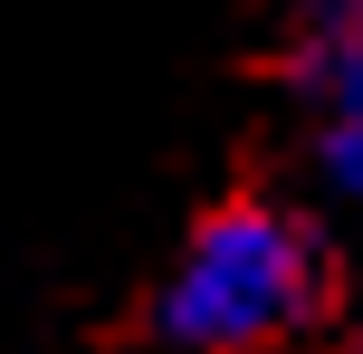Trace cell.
Segmentation results:
<instances>
[{
    "label": "cell",
    "mask_w": 363,
    "mask_h": 354,
    "mask_svg": "<svg viewBox=\"0 0 363 354\" xmlns=\"http://www.w3.org/2000/svg\"><path fill=\"white\" fill-rule=\"evenodd\" d=\"M325 316V240L287 201H220L191 221L153 287V336L172 354H277Z\"/></svg>",
    "instance_id": "6da1fadb"
},
{
    "label": "cell",
    "mask_w": 363,
    "mask_h": 354,
    "mask_svg": "<svg viewBox=\"0 0 363 354\" xmlns=\"http://www.w3.org/2000/svg\"><path fill=\"white\" fill-rule=\"evenodd\" d=\"M277 67H287L296 106H363V0H296L287 38H277Z\"/></svg>",
    "instance_id": "7a4b0ae2"
},
{
    "label": "cell",
    "mask_w": 363,
    "mask_h": 354,
    "mask_svg": "<svg viewBox=\"0 0 363 354\" xmlns=\"http://www.w3.org/2000/svg\"><path fill=\"white\" fill-rule=\"evenodd\" d=\"M306 163H315V192L345 230H363V106H325L306 125Z\"/></svg>",
    "instance_id": "3957f363"
},
{
    "label": "cell",
    "mask_w": 363,
    "mask_h": 354,
    "mask_svg": "<svg viewBox=\"0 0 363 354\" xmlns=\"http://www.w3.org/2000/svg\"><path fill=\"white\" fill-rule=\"evenodd\" d=\"M354 354H363V326H354Z\"/></svg>",
    "instance_id": "277c9868"
}]
</instances>
